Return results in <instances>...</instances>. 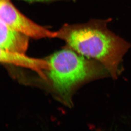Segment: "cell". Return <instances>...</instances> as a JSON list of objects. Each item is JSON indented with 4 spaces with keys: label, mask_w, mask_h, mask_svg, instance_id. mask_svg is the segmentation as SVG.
Wrapping results in <instances>:
<instances>
[{
    "label": "cell",
    "mask_w": 131,
    "mask_h": 131,
    "mask_svg": "<svg viewBox=\"0 0 131 131\" xmlns=\"http://www.w3.org/2000/svg\"><path fill=\"white\" fill-rule=\"evenodd\" d=\"M0 50V60L1 62L29 68L37 72L45 79L46 78L44 71H48L50 68L48 60L29 57L25 53Z\"/></svg>",
    "instance_id": "obj_5"
},
{
    "label": "cell",
    "mask_w": 131,
    "mask_h": 131,
    "mask_svg": "<svg viewBox=\"0 0 131 131\" xmlns=\"http://www.w3.org/2000/svg\"><path fill=\"white\" fill-rule=\"evenodd\" d=\"M48 61L49 78L55 89L64 96L79 84L103 75L107 71L99 62L72 49L57 51Z\"/></svg>",
    "instance_id": "obj_2"
},
{
    "label": "cell",
    "mask_w": 131,
    "mask_h": 131,
    "mask_svg": "<svg viewBox=\"0 0 131 131\" xmlns=\"http://www.w3.org/2000/svg\"><path fill=\"white\" fill-rule=\"evenodd\" d=\"M29 37L10 27L0 19V49L9 52L25 53L29 46Z\"/></svg>",
    "instance_id": "obj_4"
},
{
    "label": "cell",
    "mask_w": 131,
    "mask_h": 131,
    "mask_svg": "<svg viewBox=\"0 0 131 131\" xmlns=\"http://www.w3.org/2000/svg\"><path fill=\"white\" fill-rule=\"evenodd\" d=\"M24 1H48V0H24Z\"/></svg>",
    "instance_id": "obj_6"
},
{
    "label": "cell",
    "mask_w": 131,
    "mask_h": 131,
    "mask_svg": "<svg viewBox=\"0 0 131 131\" xmlns=\"http://www.w3.org/2000/svg\"><path fill=\"white\" fill-rule=\"evenodd\" d=\"M106 21L81 26H64L57 32L73 51L103 66L113 78L117 77L119 64L130 45L110 31Z\"/></svg>",
    "instance_id": "obj_1"
},
{
    "label": "cell",
    "mask_w": 131,
    "mask_h": 131,
    "mask_svg": "<svg viewBox=\"0 0 131 131\" xmlns=\"http://www.w3.org/2000/svg\"><path fill=\"white\" fill-rule=\"evenodd\" d=\"M0 19L14 29L35 39L57 37L53 32L34 22L22 14L10 0H0Z\"/></svg>",
    "instance_id": "obj_3"
}]
</instances>
